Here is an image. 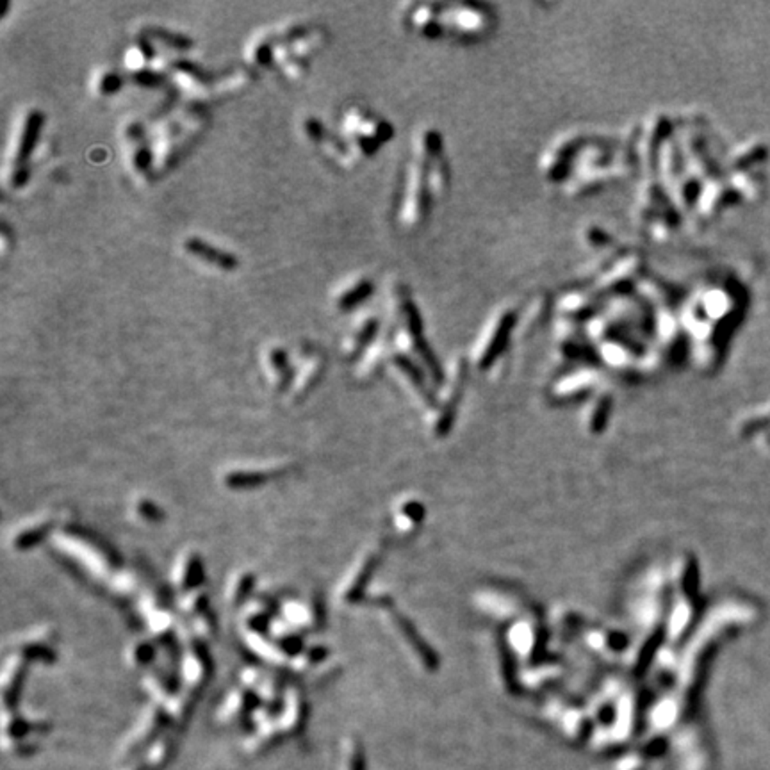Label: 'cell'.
<instances>
[{"instance_id":"14","label":"cell","mask_w":770,"mask_h":770,"mask_svg":"<svg viewBox=\"0 0 770 770\" xmlns=\"http://www.w3.org/2000/svg\"><path fill=\"white\" fill-rule=\"evenodd\" d=\"M132 513H134L141 523L146 524H157L160 523V520H164V517H166L164 510L148 498H139L138 501L132 505Z\"/></svg>"},{"instance_id":"18","label":"cell","mask_w":770,"mask_h":770,"mask_svg":"<svg viewBox=\"0 0 770 770\" xmlns=\"http://www.w3.org/2000/svg\"><path fill=\"white\" fill-rule=\"evenodd\" d=\"M371 291H373V285H371L369 282H360V284H356L355 287L346 291L344 294L339 298V307H341V309H351L356 303L362 302Z\"/></svg>"},{"instance_id":"13","label":"cell","mask_w":770,"mask_h":770,"mask_svg":"<svg viewBox=\"0 0 770 770\" xmlns=\"http://www.w3.org/2000/svg\"><path fill=\"white\" fill-rule=\"evenodd\" d=\"M157 645L150 640H138L128 647L127 662L132 669H146L155 658Z\"/></svg>"},{"instance_id":"9","label":"cell","mask_w":770,"mask_h":770,"mask_svg":"<svg viewBox=\"0 0 770 770\" xmlns=\"http://www.w3.org/2000/svg\"><path fill=\"white\" fill-rule=\"evenodd\" d=\"M373 567H374V555H369L366 560H362V562L356 565V569L353 570L348 578H346L344 585H342L341 592H339V599L344 602L355 601V599L360 595V592H362L366 580L369 578V574L373 573Z\"/></svg>"},{"instance_id":"11","label":"cell","mask_w":770,"mask_h":770,"mask_svg":"<svg viewBox=\"0 0 770 770\" xmlns=\"http://www.w3.org/2000/svg\"><path fill=\"white\" fill-rule=\"evenodd\" d=\"M257 578L252 570H241V573L235 574L230 580L227 588V601L230 602L234 608H241L246 601H248L250 595L255 590Z\"/></svg>"},{"instance_id":"12","label":"cell","mask_w":770,"mask_h":770,"mask_svg":"<svg viewBox=\"0 0 770 770\" xmlns=\"http://www.w3.org/2000/svg\"><path fill=\"white\" fill-rule=\"evenodd\" d=\"M267 373H270L271 384L277 391H285L291 384V364H289L287 353L282 349H271L267 355Z\"/></svg>"},{"instance_id":"19","label":"cell","mask_w":770,"mask_h":770,"mask_svg":"<svg viewBox=\"0 0 770 770\" xmlns=\"http://www.w3.org/2000/svg\"><path fill=\"white\" fill-rule=\"evenodd\" d=\"M100 91L102 93H113V91H118V88H120V77H118L116 73H109V75H103L102 81H100Z\"/></svg>"},{"instance_id":"1","label":"cell","mask_w":770,"mask_h":770,"mask_svg":"<svg viewBox=\"0 0 770 770\" xmlns=\"http://www.w3.org/2000/svg\"><path fill=\"white\" fill-rule=\"evenodd\" d=\"M56 545L73 555L75 560L86 563V567L96 574L113 573V569L120 565L116 551L106 540L78 526L64 528L56 533Z\"/></svg>"},{"instance_id":"6","label":"cell","mask_w":770,"mask_h":770,"mask_svg":"<svg viewBox=\"0 0 770 770\" xmlns=\"http://www.w3.org/2000/svg\"><path fill=\"white\" fill-rule=\"evenodd\" d=\"M56 530V520L52 517H41V519H34L31 523L24 524L16 530V533L11 538V544L13 549L16 551H27V549L36 548L39 542L45 540L46 537L53 533Z\"/></svg>"},{"instance_id":"7","label":"cell","mask_w":770,"mask_h":770,"mask_svg":"<svg viewBox=\"0 0 770 770\" xmlns=\"http://www.w3.org/2000/svg\"><path fill=\"white\" fill-rule=\"evenodd\" d=\"M184 248L188 250L191 255H195L196 259L203 260V262H209L212 266L220 267V270L232 271L237 267V259L232 253L225 252V250L216 248V246H210L209 242L203 241V239L191 237L188 241H184Z\"/></svg>"},{"instance_id":"8","label":"cell","mask_w":770,"mask_h":770,"mask_svg":"<svg viewBox=\"0 0 770 770\" xmlns=\"http://www.w3.org/2000/svg\"><path fill=\"white\" fill-rule=\"evenodd\" d=\"M323 367L324 359L321 355H312L307 360L305 366L302 367L299 374L294 378V381H292V398H294L296 401H299V398H303V396H307L312 391V387L317 384L321 374H323Z\"/></svg>"},{"instance_id":"2","label":"cell","mask_w":770,"mask_h":770,"mask_svg":"<svg viewBox=\"0 0 770 770\" xmlns=\"http://www.w3.org/2000/svg\"><path fill=\"white\" fill-rule=\"evenodd\" d=\"M43 123V114L39 111H31L25 120L24 127H21L20 139H18L16 153L13 157V178H11V184L13 188H20L25 180H27V160L31 159V153L34 150L36 141H38L39 128Z\"/></svg>"},{"instance_id":"3","label":"cell","mask_w":770,"mask_h":770,"mask_svg":"<svg viewBox=\"0 0 770 770\" xmlns=\"http://www.w3.org/2000/svg\"><path fill=\"white\" fill-rule=\"evenodd\" d=\"M182 670H184L185 679L191 683V687H203L210 676H212L214 663L209 654V649L205 647V642L191 638L188 649L182 656Z\"/></svg>"},{"instance_id":"4","label":"cell","mask_w":770,"mask_h":770,"mask_svg":"<svg viewBox=\"0 0 770 770\" xmlns=\"http://www.w3.org/2000/svg\"><path fill=\"white\" fill-rule=\"evenodd\" d=\"M287 463H280L274 467H262V469H230L223 474L225 487L234 491H248V488L260 487L270 480L287 474Z\"/></svg>"},{"instance_id":"16","label":"cell","mask_w":770,"mask_h":770,"mask_svg":"<svg viewBox=\"0 0 770 770\" xmlns=\"http://www.w3.org/2000/svg\"><path fill=\"white\" fill-rule=\"evenodd\" d=\"M327 658H328L327 645L316 644V645H312V647L303 649V651L296 656V667H298L299 670H303V672H307V670H312V669H316V667H319Z\"/></svg>"},{"instance_id":"10","label":"cell","mask_w":770,"mask_h":770,"mask_svg":"<svg viewBox=\"0 0 770 770\" xmlns=\"http://www.w3.org/2000/svg\"><path fill=\"white\" fill-rule=\"evenodd\" d=\"M27 663L31 662L20 652L11 656L9 662L6 663L4 667V697L6 699L16 697V694L20 692L25 672H27Z\"/></svg>"},{"instance_id":"15","label":"cell","mask_w":770,"mask_h":770,"mask_svg":"<svg viewBox=\"0 0 770 770\" xmlns=\"http://www.w3.org/2000/svg\"><path fill=\"white\" fill-rule=\"evenodd\" d=\"M148 687L155 690L157 694L175 695L178 690V679L170 670L157 669L148 676Z\"/></svg>"},{"instance_id":"17","label":"cell","mask_w":770,"mask_h":770,"mask_svg":"<svg viewBox=\"0 0 770 770\" xmlns=\"http://www.w3.org/2000/svg\"><path fill=\"white\" fill-rule=\"evenodd\" d=\"M180 610L184 612V615L195 619V617L202 615V613H205L207 610H209V595L203 590H200V588L195 592H189V594H185L184 599H182Z\"/></svg>"},{"instance_id":"5","label":"cell","mask_w":770,"mask_h":770,"mask_svg":"<svg viewBox=\"0 0 770 770\" xmlns=\"http://www.w3.org/2000/svg\"><path fill=\"white\" fill-rule=\"evenodd\" d=\"M205 569H203L202 555L196 551H185L177 562L173 583L180 594H189L202 587Z\"/></svg>"}]
</instances>
